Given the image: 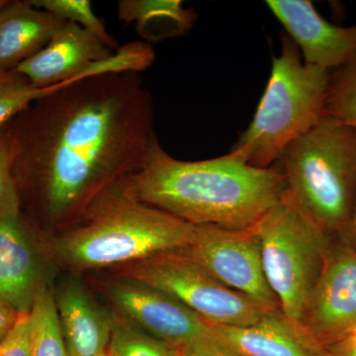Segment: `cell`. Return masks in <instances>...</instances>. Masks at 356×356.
<instances>
[{"label":"cell","instance_id":"6da1fadb","mask_svg":"<svg viewBox=\"0 0 356 356\" xmlns=\"http://www.w3.org/2000/svg\"><path fill=\"white\" fill-rule=\"evenodd\" d=\"M7 125L21 213L51 228L140 170L156 137L153 98L132 72L65 84Z\"/></svg>","mask_w":356,"mask_h":356},{"label":"cell","instance_id":"7a4b0ae2","mask_svg":"<svg viewBox=\"0 0 356 356\" xmlns=\"http://www.w3.org/2000/svg\"><path fill=\"white\" fill-rule=\"evenodd\" d=\"M139 202L194 226L254 228L288 191L275 165L259 168L231 153L186 161L173 158L154 138L144 165L118 181Z\"/></svg>","mask_w":356,"mask_h":356},{"label":"cell","instance_id":"3957f363","mask_svg":"<svg viewBox=\"0 0 356 356\" xmlns=\"http://www.w3.org/2000/svg\"><path fill=\"white\" fill-rule=\"evenodd\" d=\"M64 235L58 257L76 269L127 266L188 247L196 226L126 195L118 182L102 192Z\"/></svg>","mask_w":356,"mask_h":356},{"label":"cell","instance_id":"277c9868","mask_svg":"<svg viewBox=\"0 0 356 356\" xmlns=\"http://www.w3.org/2000/svg\"><path fill=\"white\" fill-rule=\"evenodd\" d=\"M278 163L304 212L332 238L343 236L356 197V129L322 117Z\"/></svg>","mask_w":356,"mask_h":356},{"label":"cell","instance_id":"5b68a950","mask_svg":"<svg viewBox=\"0 0 356 356\" xmlns=\"http://www.w3.org/2000/svg\"><path fill=\"white\" fill-rule=\"evenodd\" d=\"M330 79L329 70L305 64L297 44L282 35L254 119L229 153L255 168L273 166L293 140L324 117Z\"/></svg>","mask_w":356,"mask_h":356},{"label":"cell","instance_id":"8992f818","mask_svg":"<svg viewBox=\"0 0 356 356\" xmlns=\"http://www.w3.org/2000/svg\"><path fill=\"white\" fill-rule=\"evenodd\" d=\"M254 229L264 275L280 310L302 323L334 238L304 212L288 191Z\"/></svg>","mask_w":356,"mask_h":356},{"label":"cell","instance_id":"52a82bcc","mask_svg":"<svg viewBox=\"0 0 356 356\" xmlns=\"http://www.w3.org/2000/svg\"><path fill=\"white\" fill-rule=\"evenodd\" d=\"M117 268L118 278L170 295L210 325L247 327L267 312L245 295L225 286L181 250Z\"/></svg>","mask_w":356,"mask_h":356},{"label":"cell","instance_id":"ba28073f","mask_svg":"<svg viewBox=\"0 0 356 356\" xmlns=\"http://www.w3.org/2000/svg\"><path fill=\"white\" fill-rule=\"evenodd\" d=\"M225 286L245 295L264 310H280L262 267L254 229L196 226L188 247L181 250Z\"/></svg>","mask_w":356,"mask_h":356},{"label":"cell","instance_id":"9c48e42d","mask_svg":"<svg viewBox=\"0 0 356 356\" xmlns=\"http://www.w3.org/2000/svg\"><path fill=\"white\" fill-rule=\"evenodd\" d=\"M100 287L125 318L177 350L212 332L203 318L154 288L122 278L100 281Z\"/></svg>","mask_w":356,"mask_h":356},{"label":"cell","instance_id":"30bf717a","mask_svg":"<svg viewBox=\"0 0 356 356\" xmlns=\"http://www.w3.org/2000/svg\"><path fill=\"white\" fill-rule=\"evenodd\" d=\"M302 324L320 343L356 324V250L343 236L332 242Z\"/></svg>","mask_w":356,"mask_h":356},{"label":"cell","instance_id":"8fae6325","mask_svg":"<svg viewBox=\"0 0 356 356\" xmlns=\"http://www.w3.org/2000/svg\"><path fill=\"white\" fill-rule=\"evenodd\" d=\"M266 6L298 47L307 65L339 70L356 56V25L325 20L308 0H268Z\"/></svg>","mask_w":356,"mask_h":356},{"label":"cell","instance_id":"7c38bea8","mask_svg":"<svg viewBox=\"0 0 356 356\" xmlns=\"http://www.w3.org/2000/svg\"><path fill=\"white\" fill-rule=\"evenodd\" d=\"M43 285L31 228L18 206L0 219V303L30 313Z\"/></svg>","mask_w":356,"mask_h":356},{"label":"cell","instance_id":"4fadbf2b","mask_svg":"<svg viewBox=\"0 0 356 356\" xmlns=\"http://www.w3.org/2000/svg\"><path fill=\"white\" fill-rule=\"evenodd\" d=\"M211 327L222 341L243 356H323L321 343L305 325L281 310L266 312L247 327Z\"/></svg>","mask_w":356,"mask_h":356},{"label":"cell","instance_id":"5bb4252c","mask_svg":"<svg viewBox=\"0 0 356 356\" xmlns=\"http://www.w3.org/2000/svg\"><path fill=\"white\" fill-rule=\"evenodd\" d=\"M69 356H102L112 334V317L91 298L83 285L70 280L54 293Z\"/></svg>","mask_w":356,"mask_h":356},{"label":"cell","instance_id":"9a60e30c","mask_svg":"<svg viewBox=\"0 0 356 356\" xmlns=\"http://www.w3.org/2000/svg\"><path fill=\"white\" fill-rule=\"evenodd\" d=\"M64 22L29 0L7 2L0 9V69L14 70L36 55Z\"/></svg>","mask_w":356,"mask_h":356},{"label":"cell","instance_id":"2e32d148","mask_svg":"<svg viewBox=\"0 0 356 356\" xmlns=\"http://www.w3.org/2000/svg\"><path fill=\"white\" fill-rule=\"evenodd\" d=\"M117 16L147 42L180 36L193 27L197 14L185 8L180 0H120Z\"/></svg>","mask_w":356,"mask_h":356},{"label":"cell","instance_id":"e0dca14e","mask_svg":"<svg viewBox=\"0 0 356 356\" xmlns=\"http://www.w3.org/2000/svg\"><path fill=\"white\" fill-rule=\"evenodd\" d=\"M30 314L33 325L32 356H69L54 293L47 285L40 288Z\"/></svg>","mask_w":356,"mask_h":356},{"label":"cell","instance_id":"ac0fdd59","mask_svg":"<svg viewBox=\"0 0 356 356\" xmlns=\"http://www.w3.org/2000/svg\"><path fill=\"white\" fill-rule=\"evenodd\" d=\"M67 83H58L50 88H35L15 70L0 69V128L24 111L32 103Z\"/></svg>","mask_w":356,"mask_h":356},{"label":"cell","instance_id":"d6986e66","mask_svg":"<svg viewBox=\"0 0 356 356\" xmlns=\"http://www.w3.org/2000/svg\"><path fill=\"white\" fill-rule=\"evenodd\" d=\"M324 116L356 129V56L331 76Z\"/></svg>","mask_w":356,"mask_h":356},{"label":"cell","instance_id":"ffe728a7","mask_svg":"<svg viewBox=\"0 0 356 356\" xmlns=\"http://www.w3.org/2000/svg\"><path fill=\"white\" fill-rule=\"evenodd\" d=\"M106 356H179V350L134 329L114 316Z\"/></svg>","mask_w":356,"mask_h":356},{"label":"cell","instance_id":"44dd1931","mask_svg":"<svg viewBox=\"0 0 356 356\" xmlns=\"http://www.w3.org/2000/svg\"><path fill=\"white\" fill-rule=\"evenodd\" d=\"M29 2L60 20L74 23L95 33L112 50L119 49L116 40L107 32L104 23L96 15L89 0H29Z\"/></svg>","mask_w":356,"mask_h":356},{"label":"cell","instance_id":"7402d4cb","mask_svg":"<svg viewBox=\"0 0 356 356\" xmlns=\"http://www.w3.org/2000/svg\"><path fill=\"white\" fill-rule=\"evenodd\" d=\"M13 138L8 125L0 128V219L19 206L13 173Z\"/></svg>","mask_w":356,"mask_h":356},{"label":"cell","instance_id":"603a6c76","mask_svg":"<svg viewBox=\"0 0 356 356\" xmlns=\"http://www.w3.org/2000/svg\"><path fill=\"white\" fill-rule=\"evenodd\" d=\"M31 314H20L13 329L0 341V356H32Z\"/></svg>","mask_w":356,"mask_h":356},{"label":"cell","instance_id":"cb8c5ba5","mask_svg":"<svg viewBox=\"0 0 356 356\" xmlns=\"http://www.w3.org/2000/svg\"><path fill=\"white\" fill-rule=\"evenodd\" d=\"M179 353L180 356H243L222 341L213 330L207 336L185 344Z\"/></svg>","mask_w":356,"mask_h":356},{"label":"cell","instance_id":"d4e9b609","mask_svg":"<svg viewBox=\"0 0 356 356\" xmlns=\"http://www.w3.org/2000/svg\"><path fill=\"white\" fill-rule=\"evenodd\" d=\"M323 356H356V324L321 343Z\"/></svg>","mask_w":356,"mask_h":356},{"label":"cell","instance_id":"484cf974","mask_svg":"<svg viewBox=\"0 0 356 356\" xmlns=\"http://www.w3.org/2000/svg\"><path fill=\"white\" fill-rule=\"evenodd\" d=\"M19 316L17 312L0 303V341L13 329Z\"/></svg>","mask_w":356,"mask_h":356},{"label":"cell","instance_id":"4316f807","mask_svg":"<svg viewBox=\"0 0 356 356\" xmlns=\"http://www.w3.org/2000/svg\"><path fill=\"white\" fill-rule=\"evenodd\" d=\"M341 236L346 238V240L351 243V245H353V247L356 250V197L348 228H346L343 235Z\"/></svg>","mask_w":356,"mask_h":356},{"label":"cell","instance_id":"83f0119b","mask_svg":"<svg viewBox=\"0 0 356 356\" xmlns=\"http://www.w3.org/2000/svg\"><path fill=\"white\" fill-rule=\"evenodd\" d=\"M7 2H8V0H0V9L3 8L6 6Z\"/></svg>","mask_w":356,"mask_h":356},{"label":"cell","instance_id":"f1b7e54d","mask_svg":"<svg viewBox=\"0 0 356 356\" xmlns=\"http://www.w3.org/2000/svg\"><path fill=\"white\" fill-rule=\"evenodd\" d=\"M102 356H106V353H105V355H102Z\"/></svg>","mask_w":356,"mask_h":356},{"label":"cell","instance_id":"f546056e","mask_svg":"<svg viewBox=\"0 0 356 356\" xmlns=\"http://www.w3.org/2000/svg\"><path fill=\"white\" fill-rule=\"evenodd\" d=\"M179 356H180V353H179Z\"/></svg>","mask_w":356,"mask_h":356}]
</instances>
